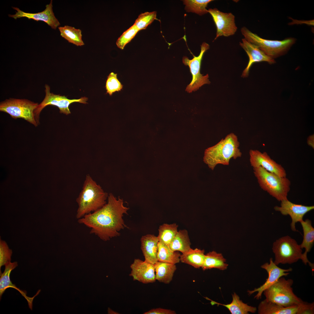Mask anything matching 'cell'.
Masks as SVG:
<instances>
[{"label": "cell", "instance_id": "cell-15", "mask_svg": "<svg viewBox=\"0 0 314 314\" xmlns=\"http://www.w3.org/2000/svg\"><path fill=\"white\" fill-rule=\"evenodd\" d=\"M16 10L14 15H9L8 16L17 19L21 17H26L33 19L37 21H42L47 23L52 28L56 29L60 25V23L55 16L53 10L52 0H51L49 4L46 6V8L43 11L36 13H31L24 12L18 8L12 7Z\"/></svg>", "mask_w": 314, "mask_h": 314}, {"label": "cell", "instance_id": "cell-11", "mask_svg": "<svg viewBox=\"0 0 314 314\" xmlns=\"http://www.w3.org/2000/svg\"><path fill=\"white\" fill-rule=\"evenodd\" d=\"M208 11L212 16L216 27L214 40L221 36L228 37L235 34L237 27L235 16L232 13L223 12L216 8H209Z\"/></svg>", "mask_w": 314, "mask_h": 314}, {"label": "cell", "instance_id": "cell-24", "mask_svg": "<svg viewBox=\"0 0 314 314\" xmlns=\"http://www.w3.org/2000/svg\"><path fill=\"white\" fill-rule=\"evenodd\" d=\"M228 264L222 254L213 251L205 254L201 268L203 270L216 268L223 270L227 268Z\"/></svg>", "mask_w": 314, "mask_h": 314}, {"label": "cell", "instance_id": "cell-20", "mask_svg": "<svg viewBox=\"0 0 314 314\" xmlns=\"http://www.w3.org/2000/svg\"><path fill=\"white\" fill-rule=\"evenodd\" d=\"M302 227L303 231V239L301 244L300 245L301 249L304 248L305 251L303 254L304 259V263L306 265L308 263L311 267L312 272L314 271V264L311 263L307 258V254L309 252L312 247L314 242V228L312 225L311 221L308 219L300 222Z\"/></svg>", "mask_w": 314, "mask_h": 314}, {"label": "cell", "instance_id": "cell-7", "mask_svg": "<svg viewBox=\"0 0 314 314\" xmlns=\"http://www.w3.org/2000/svg\"><path fill=\"white\" fill-rule=\"evenodd\" d=\"M296 241L288 236L282 237L274 242L272 250L275 255L274 263L291 264L304 259L302 250Z\"/></svg>", "mask_w": 314, "mask_h": 314}, {"label": "cell", "instance_id": "cell-38", "mask_svg": "<svg viewBox=\"0 0 314 314\" xmlns=\"http://www.w3.org/2000/svg\"><path fill=\"white\" fill-rule=\"evenodd\" d=\"M307 142L308 144L314 149V135L309 136L308 137Z\"/></svg>", "mask_w": 314, "mask_h": 314}, {"label": "cell", "instance_id": "cell-27", "mask_svg": "<svg viewBox=\"0 0 314 314\" xmlns=\"http://www.w3.org/2000/svg\"><path fill=\"white\" fill-rule=\"evenodd\" d=\"M60 35L68 42L77 46H82L85 44L82 39L81 30L68 25L58 27Z\"/></svg>", "mask_w": 314, "mask_h": 314}, {"label": "cell", "instance_id": "cell-9", "mask_svg": "<svg viewBox=\"0 0 314 314\" xmlns=\"http://www.w3.org/2000/svg\"><path fill=\"white\" fill-rule=\"evenodd\" d=\"M210 48L209 44L204 42L201 45V51L197 56H193V58L189 59L186 56H184L182 59L183 63L188 66L192 75V80L190 83L186 88V91L191 93L198 90L199 88L205 84L210 83L208 79V74L204 76L201 74L200 69L201 60L205 52Z\"/></svg>", "mask_w": 314, "mask_h": 314}, {"label": "cell", "instance_id": "cell-12", "mask_svg": "<svg viewBox=\"0 0 314 314\" xmlns=\"http://www.w3.org/2000/svg\"><path fill=\"white\" fill-rule=\"evenodd\" d=\"M261 267L265 270L268 274V277L265 283L257 288H255L252 290L247 291L248 295H250L255 292L257 294L255 296L254 298L259 299L261 298L263 292L272 285L276 282L281 277L287 276L289 274V272L292 271V269L289 268L283 269L277 266L274 263L272 258L270 259V263H266L261 266Z\"/></svg>", "mask_w": 314, "mask_h": 314}, {"label": "cell", "instance_id": "cell-29", "mask_svg": "<svg viewBox=\"0 0 314 314\" xmlns=\"http://www.w3.org/2000/svg\"><path fill=\"white\" fill-rule=\"evenodd\" d=\"M178 226L176 223L164 224L158 229V234L157 236L159 242L168 245L177 232Z\"/></svg>", "mask_w": 314, "mask_h": 314}, {"label": "cell", "instance_id": "cell-1", "mask_svg": "<svg viewBox=\"0 0 314 314\" xmlns=\"http://www.w3.org/2000/svg\"><path fill=\"white\" fill-rule=\"evenodd\" d=\"M123 200L112 194L108 195L107 201L102 207L78 219V222L90 228V233L107 241L118 236L119 231L126 227L123 219L129 208Z\"/></svg>", "mask_w": 314, "mask_h": 314}, {"label": "cell", "instance_id": "cell-22", "mask_svg": "<svg viewBox=\"0 0 314 314\" xmlns=\"http://www.w3.org/2000/svg\"><path fill=\"white\" fill-rule=\"evenodd\" d=\"M232 300L229 304H224L211 300L212 305H222L226 308L232 314H248L249 312L254 313L257 310L256 307L248 305L240 300L236 293L232 294Z\"/></svg>", "mask_w": 314, "mask_h": 314}, {"label": "cell", "instance_id": "cell-13", "mask_svg": "<svg viewBox=\"0 0 314 314\" xmlns=\"http://www.w3.org/2000/svg\"><path fill=\"white\" fill-rule=\"evenodd\" d=\"M249 161L253 167L260 166L267 171L283 177L286 176V171L282 166L272 159L267 152L257 150L249 151Z\"/></svg>", "mask_w": 314, "mask_h": 314}, {"label": "cell", "instance_id": "cell-37", "mask_svg": "<svg viewBox=\"0 0 314 314\" xmlns=\"http://www.w3.org/2000/svg\"><path fill=\"white\" fill-rule=\"evenodd\" d=\"M292 20V21L289 23V25H293L294 24H306L308 25H314V20H311L309 21H301V20H298L296 19H293L291 18Z\"/></svg>", "mask_w": 314, "mask_h": 314}, {"label": "cell", "instance_id": "cell-10", "mask_svg": "<svg viewBox=\"0 0 314 314\" xmlns=\"http://www.w3.org/2000/svg\"><path fill=\"white\" fill-rule=\"evenodd\" d=\"M45 96L43 101L38 104L34 111L35 117L38 124L39 123V115L42 110L48 105H53L58 107L60 113L66 115L71 113L69 106L72 103L77 102L83 104L88 103L86 101L88 98L86 97H82L78 99H70L65 96L54 94L50 92V88L49 85H45Z\"/></svg>", "mask_w": 314, "mask_h": 314}, {"label": "cell", "instance_id": "cell-16", "mask_svg": "<svg viewBox=\"0 0 314 314\" xmlns=\"http://www.w3.org/2000/svg\"><path fill=\"white\" fill-rule=\"evenodd\" d=\"M129 276L134 281L144 284L153 283L156 281L154 265L139 259H134L130 266Z\"/></svg>", "mask_w": 314, "mask_h": 314}, {"label": "cell", "instance_id": "cell-2", "mask_svg": "<svg viewBox=\"0 0 314 314\" xmlns=\"http://www.w3.org/2000/svg\"><path fill=\"white\" fill-rule=\"evenodd\" d=\"M108 195L89 174H87L82 189L76 200L78 206L76 218L80 219L102 207L107 203Z\"/></svg>", "mask_w": 314, "mask_h": 314}, {"label": "cell", "instance_id": "cell-25", "mask_svg": "<svg viewBox=\"0 0 314 314\" xmlns=\"http://www.w3.org/2000/svg\"><path fill=\"white\" fill-rule=\"evenodd\" d=\"M204 249L191 248L182 253L180 256V261L190 265L196 268L201 267L205 259V254Z\"/></svg>", "mask_w": 314, "mask_h": 314}, {"label": "cell", "instance_id": "cell-31", "mask_svg": "<svg viewBox=\"0 0 314 314\" xmlns=\"http://www.w3.org/2000/svg\"><path fill=\"white\" fill-rule=\"evenodd\" d=\"M156 11L145 12L140 14L133 25L139 31L145 29L156 18Z\"/></svg>", "mask_w": 314, "mask_h": 314}, {"label": "cell", "instance_id": "cell-33", "mask_svg": "<svg viewBox=\"0 0 314 314\" xmlns=\"http://www.w3.org/2000/svg\"><path fill=\"white\" fill-rule=\"evenodd\" d=\"M117 74L110 73L107 76L105 85L107 90L106 94L108 93L111 96L113 93L121 91L123 85L117 78Z\"/></svg>", "mask_w": 314, "mask_h": 314}, {"label": "cell", "instance_id": "cell-8", "mask_svg": "<svg viewBox=\"0 0 314 314\" xmlns=\"http://www.w3.org/2000/svg\"><path fill=\"white\" fill-rule=\"evenodd\" d=\"M38 104L26 99L10 98L1 102L0 110L15 119L21 118L37 126L34 111Z\"/></svg>", "mask_w": 314, "mask_h": 314}, {"label": "cell", "instance_id": "cell-19", "mask_svg": "<svg viewBox=\"0 0 314 314\" xmlns=\"http://www.w3.org/2000/svg\"><path fill=\"white\" fill-rule=\"evenodd\" d=\"M18 265L17 262L11 263V262L6 264L5 265V270L3 273L0 274V299L6 289L8 288H11L18 290L27 300L29 308L32 310V302L35 297L38 294H37L32 297H29L26 295V292L16 287L15 284H13L10 279V276L11 271L14 269Z\"/></svg>", "mask_w": 314, "mask_h": 314}, {"label": "cell", "instance_id": "cell-5", "mask_svg": "<svg viewBox=\"0 0 314 314\" xmlns=\"http://www.w3.org/2000/svg\"><path fill=\"white\" fill-rule=\"evenodd\" d=\"M242 34L248 42L258 46L264 53L274 59L286 54L296 42V39L289 38L282 40H267L251 32L245 27L241 29Z\"/></svg>", "mask_w": 314, "mask_h": 314}, {"label": "cell", "instance_id": "cell-3", "mask_svg": "<svg viewBox=\"0 0 314 314\" xmlns=\"http://www.w3.org/2000/svg\"><path fill=\"white\" fill-rule=\"evenodd\" d=\"M237 136L231 133L216 144L205 150L204 162L212 170L218 164L228 165L231 159H236L241 156Z\"/></svg>", "mask_w": 314, "mask_h": 314}, {"label": "cell", "instance_id": "cell-35", "mask_svg": "<svg viewBox=\"0 0 314 314\" xmlns=\"http://www.w3.org/2000/svg\"><path fill=\"white\" fill-rule=\"evenodd\" d=\"M314 303H309L303 301L298 305L297 314H313Z\"/></svg>", "mask_w": 314, "mask_h": 314}, {"label": "cell", "instance_id": "cell-4", "mask_svg": "<svg viewBox=\"0 0 314 314\" xmlns=\"http://www.w3.org/2000/svg\"><path fill=\"white\" fill-rule=\"evenodd\" d=\"M253 172L261 188L278 201L287 199L290 182L286 177L268 172L261 167H253Z\"/></svg>", "mask_w": 314, "mask_h": 314}, {"label": "cell", "instance_id": "cell-32", "mask_svg": "<svg viewBox=\"0 0 314 314\" xmlns=\"http://www.w3.org/2000/svg\"><path fill=\"white\" fill-rule=\"evenodd\" d=\"M139 31L134 25L131 26L118 38L116 42L117 47L123 49L125 45L131 41Z\"/></svg>", "mask_w": 314, "mask_h": 314}, {"label": "cell", "instance_id": "cell-30", "mask_svg": "<svg viewBox=\"0 0 314 314\" xmlns=\"http://www.w3.org/2000/svg\"><path fill=\"white\" fill-rule=\"evenodd\" d=\"M212 0H185L183 4L185 9L187 12H191L201 15L208 13L206 9L207 6Z\"/></svg>", "mask_w": 314, "mask_h": 314}, {"label": "cell", "instance_id": "cell-23", "mask_svg": "<svg viewBox=\"0 0 314 314\" xmlns=\"http://www.w3.org/2000/svg\"><path fill=\"white\" fill-rule=\"evenodd\" d=\"M154 266L156 280L165 284L169 283L176 270L175 264L158 261Z\"/></svg>", "mask_w": 314, "mask_h": 314}, {"label": "cell", "instance_id": "cell-34", "mask_svg": "<svg viewBox=\"0 0 314 314\" xmlns=\"http://www.w3.org/2000/svg\"><path fill=\"white\" fill-rule=\"evenodd\" d=\"M12 250L10 249L7 244L1 239L0 240V269L3 265H5L11 261Z\"/></svg>", "mask_w": 314, "mask_h": 314}, {"label": "cell", "instance_id": "cell-14", "mask_svg": "<svg viewBox=\"0 0 314 314\" xmlns=\"http://www.w3.org/2000/svg\"><path fill=\"white\" fill-rule=\"evenodd\" d=\"M274 209L283 215H289L292 219L290 226L292 230L297 231L295 228L296 223L303 220L304 215L314 209V206H306L293 203L288 199L281 201V206H276Z\"/></svg>", "mask_w": 314, "mask_h": 314}, {"label": "cell", "instance_id": "cell-26", "mask_svg": "<svg viewBox=\"0 0 314 314\" xmlns=\"http://www.w3.org/2000/svg\"><path fill=\"white\" fill-rule=\"evenodd\" d=\"M191 244L187 231L183 229L178 231L168 246L172 251H180L182 254L191 248Z\"/></svg>", "mask_w": 314, "mask_h": 314}, {"label": "cell", "instance_id": "cell-21", "mask_svg": "<svg viewBox=\"0 0 314 314\" xmlns=\"http://www.w3.org/2000/svg\"><path fill=\"white\" fill-rule=\"evenodd\" d=\"M298 305L285 307L265 299L258 307L259 314H297Z\"/></svg>", "mask_w": 314, "mask_h": 314}, {"label": "cell", "instance_id": "cell-17", "mask_svg": "<svg viewBox=\"0 0 314 314\" xmlns=\"http://www.w3.org/2000/svg\"><path fill=\"white\" fill-rule=\"evenodd\" d=\"M239 44L245 51L249 58L248 64L242 73V76L243 77L248 76L250 69L254 63L266 62L270 64L275 63L274 59L267 56L258 46L248 42L245 38L242 39V42H240Z\"/></svg>", "mask_w": 314, "mask_h": 314}, {"label": "cell", "instance_id": "cell-18", "mask_svg": "<svg viewBox=\"0 0 314 314\" xmlns=\"http://www.w3.org/2000/svg\"><path fill=\"white\" fill-rule=\"evenodd\" d=\"M141 249L145 261L154 265L158 261L157 253L159 240L157 236L147 234L141 239Z\"/></svg>", "mask_w": 314, "mask_h": 314}, {"label": "cell", "instance_id": "cell-36", "mask_svg": "<svg viewBox=\"0 0 314 314\" xmlns=\"http://www.w3.org/2000/svg\"><path fill=\"white\" fill-rule=\"evenodd\" d=\"M144 314H176V312L170 309L161 308H153L145 312Z\"/></svg>", "mask_w": 314, "mask_h": 314}, {"label": "cell", "instance_id": "cell-6", "mask_svg": "<svg viewBox=\"0 0 314 314\" xmlns=\"http://www.w3.org/2000/svg\"><path fill=\"white\" fill-rule=\"evenodd\" d=\"M293 283L292 279L280 277L263 292L265 299L285 307L298 305L303 301L294 293Z\"/></svg>", "mask_w": 314, "mask_h": 314}, {"label": "cell", "instance_id": "cell-28", "mask_svg": "<svg viewBox=\"0 0 314 314\" xmlns=\"http://www.w3.org/2000/svg\"><path fill=\"white\" fill-rule=\"evenodd\" d=\"M181 255L179 251H172L167 245L159 242L157 256L158 261L176 264L180 262Z\"/></svg>", "mask_w": 314, "mask_h": 314}]
</instances>
